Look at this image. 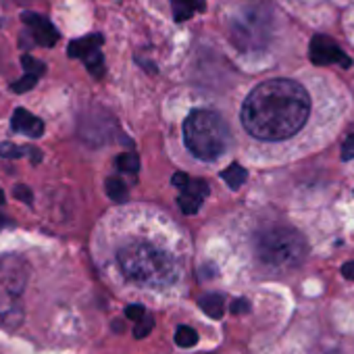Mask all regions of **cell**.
Here are the masks:
<instances>
[{"instance_id": "obj_1", "label": "cell", "mask_w": 354, "mask_h": 354, "mask_svg": "<svg viewBox=\"0 0 354 354\" xmlns=\"http://www.w3.org/2000/svg\"><path fill=\"white\" fill-rule=\"evenodd\" d=\"M310 96L294 80H269L259 84L242 104L244 129L263 142H279L296 136L308 121Z\"/></svg>"}, {"instance_id": "obj_2", "label": "cell", "mask_w": 354, "mask_h": 354, "mask_svg": "<svg viewBox=\"0 0 354 354\" xmlns=\"http://www.w3.org/2000/svg\"><path fill=\"white\" fill-rule=\"evenodd\" d=\"M117 261L123 275L144 288L171 286L180 275L177 263L169 252L146 242H133L123 246L117 254Z\"/></svg>"}, {"instance_id": "obj_3", "label": "cell", "mask_w": 354, "mask_h": 354, "mask_svg": "<svg viewBox=\"0 0 354 354\" xmlns=\"http://www.w3.org/2000/svg\"><path fill=\"white\" fill-rule=\"evenodd\" d=\"M184 140L188 150L203 160H215L223 156L232 144V131L227 121L209 109H196L184 121Z\"/></svg>"}, {"instance_id": "obj_4", "label": "cell", "mask_w": 354, "mask_h": 354, "mask_svg": "<svg viewBox=\"0 0 354 354\" xmlns=\"http://www.w3.org/2000/svg\"><path fill=\"white\" fill-rule=\"evenodd\" d=\"M257 257L275 269H296L304 263L308 246L300 232L286 225H271L254 238Z\"/></svg>"}, {"instance_id": "obj_5", "label": "cell", "mask_w": 354, "mask_h": 354, "mask_svg": "<svg viewBox=\"0 0 354 354\" xmlns=\"http://www.w3.org/2000/svg\"><path fill=\"white\" fill-rule=\"evenodd\" d=\"M30 265L19 254H5L0 259V321L13 329L24 319V290L28 286Z\"/></svg>"}, {"instance_id": "obj_6", "label": "cell", "mask_w": 354, "mask_h": 354, "mask_svg": "<svg viewBox=\"0 0 354 354\" xmlns=\"http://www.w3.org/2000/svg\"><path fill=\"white\" fill-rule=\"evenodd\" d=\"M308 57L315 65H339L350 67V59L344 55V50L327 36H315L308 48Z\"/></svg>"}, {"instance_id": "obj_7", "label": "cell", "mask_w": 354, "mask_h": 354, "mask_svg": "<svg viewBox=\"0 0 354 354\" xmlns=\"http://www.w3.org/2000/svg\"><path fill=\"white\" fill-rule=\"evenodd\" d=\"M21 19L28 26V30H30V34H32V38H34V42L38 46L53 48L59 42V32L48 19H44V17H40L36 13H24Z\"/></svg>"}, {"instance_id": "obj_8", "label": "cell", "mask_w": 354, "mask_h": 354, "mask_svg": "<svg viewBox=\"0 0 354 354\" xmlns=\"http://www.w3.org/2000/svg\"><path fill=\"white\" fill-rule=\"evenodd\" d=\"M11 125L17 133H24L28 138H40L44 133V121L38 119L36 115H32L26 109H15Z\"/></svg>"}, {"instance_id": "obj_9", "label": "cell", "mask_w": 354, "mask_h": 354, "mask_svg": "<svg viewBox=\"0 0 354 354\" xmlns=\"http://www.w3.org/2000/svg\"><path fill=\"white\" fill-rule=\"evenodd\" d=\"M102 42H104V38H102L100 34H90V36H84V38H80V40H73V42L69 44V48H67V55H69V57H73V59H86L88 55H92V53L100 50Z\"/></svg>"}, {"instance_id": "obj_10", "label": "cell", "mask_w": 354, "mask_h": 354, "mask_svg": "<svg viewBox=\"0 0 354 354\" xmlns=\"http://www.w3.org/2000/svg\"><path fill=\"white\" fill-rule=\"evenodd\" d=\"M171 7L175 21H188L194 17V13L205 11L207 0H171Z\"/></svg>"}, {"instance_id": "obj_11", "label": "cell", "mask_w": 354, "mask_h": 354, "mask_svg": "<svg viewBox=\"0 0 354 354\" xmlns=\"http://www.w3.org/2000/svg\"><path fill=\"white\" fill-rule=\"evenodd\" d=\"M201 308L211 317V319H221L225 313V300L221 294H205L201 298Z\"/></svg>"}, {"instance_id": "obj_12", "label": "cell", "mask_w": 354, "mask_h": 354, "mask_svg": "<svg viewBox=\"0 0 354 354\" xmlns=\"http://www.w3.org/2000/svg\"><path fill=\"white\" fill-rule=\"evenodd\" d=\"M221 177L227 182V186H230L232 190H238V188L246 182L248 173H246V169H244L242 165L234 162V165H230V167L221 173Z\"/></svg>"}, {"instance_id": "obj_13", "label": "cell", "mask_w": 354, "mask_h": 354, "mask_svg": "<svg viewBox=\"0 0 354 354\" xmlns=\"http://www.w3.org/2000/svg\"><path fill=\"white\" fill-rule=\"evenodd\" d=\"M106 194L115 203H127V198H129L127 186L119 180V177H109L106 180Z\"/></svg>"}, {"instance_id": "obj_14", "label": "cell", "mask_w": 354, "mask_h": 354, "mask_svg": "<svg viewBox=\"0 0 354 354\" xmlns=\"http://www.w3.org/2000/svg\"><path fill=\"white\" fill-rule=\"evenodd\" d=\"M175 342H177V346H182V348H192V346H196V342H198V333H196L192 327L182 325V327H177Z\"/></svg>"}, {"instance_id": "obj_15", "label": "cell", "mask_w": 354, "mask_h": 354, "mask_svg": "<svg viewBox=\"0 0 354 354\" xmlns=\"http://www.w3.org/2000/svg\"><path fill=\"white\" fill-rule=\"evenodd\" d=\"M177 203H180L182 213L194 215V213H198V209H201V205H203V198H198V196H194V194H188V192H182V196L177 198Z\"/></svg>"}, {"instance_id": "obj_16", "label": "cell", "mask_w": 354, "mask_h": 354, "mask_svg": "<svg viewBox=\"0 0 354 354\" xmlns=\"http://www.w3.org/2000/svg\"><path fill=\"white\" fill-rule=\"evenodd\" d=\"M82 61L86 63V67L90 69V73H92L94 77H102V73H104V57H102L100 50L88 55V57L82 59Z\"/></svg>"}, {"instance_id": "obj_17", "label": "cell", "mask_w": 354, "mask_h": 354, "mask_svg": "<svg viewBox=\"0 0 354 354\" xmlns=\"http://www.w3.org/2000/svg\"><path fill=\"white\" fill-rule=\"evenodd\" d=\"M117 167L125 173H136L140 169V158L133 152H125L117 158Z\"/></svg>"}, {"instance_id": "obj_18", "label": "cell", "mask_w": 354, "mask_h": 354, "mask_svg": "<svg viewBox=\"0 0 354 354\" xmlns=\"http://www.w3.org/2000/svg\"><path fill=\"white\" fill-rule=\"evenodd\" d=\"M21 65H24V69H26V73H28V75H36V77H40V75L46 71V65H44L42 61H38V59L30 57V55H26V57L21 59Z\"/></svg>"}, {"instance_id": "obj_19", "label": "cell", "mask_w": 354, "mask_h": 354, "mask_svg": "<svg viewBox=\"0 0 354 354\" xmlns=\"http://www.w3.org/2000/svg\"><path fill=\"white\" fill-rule=\"evenodd\" d=\"M36 84H38V77H36V75H28V73H26L19 82H13V84H11V90H13V92H17V94H24V92H30Z\"/></svg>"}, {"instance_id": "obj_20", "label": "cell", "mask_w": 354, "mask_h": 354, "mask_svg": "<svg viewBox=\"0 0 354 354\" xmlns=\"http://www.w3.org/2000/svg\"><path fill=\"white\" fill-rule=\"evenodd\" d=\"M28 152V148H21L17 144H11V142H3L0 144V156L5 158H19Z\"/></svg>"}, {"instance_id": "obj_21", "label": "cell", "mask_w": 354, "mask_h": 354, "mask_svg": "<svg viewBox=\"0 0 354 354\" xmlns=\"http://www.w3.org/2000/svg\"><path fill=\"white\" fill-rule=\"evenodd\" d=\"M184 192L194 194L198 198H205V196H209V184L203 182V180H190V184H188V188Z\"/></svg>"}, {"instance_id": "obj_22", "label": "cell", "mask_w": 354, "mask_h": 354, "mask_svg": "<svg viewBox=\"0 0 354 354\" xmlns=\"http://www.w3.org/2000/svg\"><path fill=\"white\" fill-rule=\"evenodd\" d=\"M152 327H154V319L148 317V315H144V319H140V321L136 323L133 335H136V337H146V335L152 331Z\"/></svg>"}, {"instance_id": "obj_23", "label": "cell", "mask_w": 354, "mask_h": 354, "mask_svg": "<svg viewBox=\"0 0 354 354\" xmlns=\"http://www.w3.org/2000/svg\"><path fill=\"white\" fill-rule=\"evenodd\" d=\"M144 315H146V308L142 306V304H129L127 308H125V317L127 319H131V321H140V319H144Z\"/></svg>"}, {"instance_id": "obj_24", "label": "cell", "mask_w": 354, "mask_h": 354, "mask_svg": "<svg viewBox=\"0 0 354 354\" xmlns=\"http://www.w3.org/2000/svg\"><path fill=\"white\" fill-rule=\"evenodd\" d=\"M342 158L344 160H352L354 158V133L348 136V140L344 142V146H342Z\"/></svg>"}, {"instance_id": "obj_25", "label": "cell", "mask_w": 354, "mask_h": 354, "mask_svg": "<svg viewBox=\"0 0 354 354\" xmlns=\"http://www.w3.org/2000/svg\"><path fill=\"white\" fill-rule=\"evenodd\" d=\"M190 180H192V177L186 175V173H175V175H173V186H175V188H180V190L184 192V190L188 188Z\"/></svg>"}, {"instance_id": "obj_26", "label": "cell", "mask_w": 354, "mask_h": 354, "mask_svg": "<svg viewBox=\"0 0 354 354\" xmlns=\"http://www.w3.org/2000/svg\"><path fill=\"white\" fill-rule=\"evenodd\" d=\"M13 194H15V198L24 201V203H28V205L34 201V194H32V190H30L28 186H17V188L13 190Z\"/></svg>"}, {"instance_id": "obj_27", "label": "cell", "mask_w": 354, "mask_h": 354, "mask_svg": "<svg viewBox=\"0 0 354 354\" xmlns=\"http://www.w3.org/2000/svg\"><path fill=\"white\" fill-rule=\"evenodd\" d=\"M250 310V304H248V300H244V298H240V300H236L234 304H232V313L234 315H242V313H248Z\"/></svg>"}, {"instance_id": "obj_28", "label": "cell", "mask_w": 354, "mask_h": 354, "mask_svg": "<svg viewBox=\"0 0 354 354\" xmlns=\"http://www.w3.org/2000/svg\"><path fill=\"white\" fill-rule=\"evenodd\" d=\"M342 275H344L346 279H354V261H350V263H346V265L342 267Z\"/></svg>"}, {"instance_id": "obj_29", "label": "cell", "mask_w": 354, "mask_h": 354, "mask_svg": "<svg viewBox=\"0 0 354 354\" xmlns=\"http://www.w3.org/2000/svg\"><path fill=\"white\" fill-rule=\"evenodd\" d=\"M9 225H13V221H11L9 217H3V215H0V230H3V227H9Z\"/></svg>"}, {"instance_id": "obj_30", "label": "cell", "mask_w": 354, "mask_h": 354, "mask_svg": "<svg viewBox=\"0 0 354 354\" xmlns=\"http://www.w3.org/2000/svg\"><path fill=\"white\" fill-rule=\"evenodd\" d=\"M3 203H5V192L0 190V205H3Z\"/></svg>"}]
</instances>
